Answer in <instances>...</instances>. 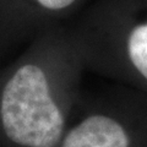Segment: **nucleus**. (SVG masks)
<instances>
[{
    "label": "nucleus",
    "mask_w": 147,
    "mask_h": 147,
    "mask_svg": "<svg viewBox=\"0 0 147 147\" xmlns=\"http://www.w3.org/2000/svg\"><path fill=\"white\" fill-rule=\"evenodd\" d=\"M67 31L86 69L147 93V0H94Z\"/></svg>",
    "instance_id": "f03ea898"
},
{
    "label": "nucleus",
    "mask_w": 147,
    "mask_h": 147,
    "mask_svg": "<svg viewBox=\"0 0 147 147\" xmlns=\"http://www.w3.org/2000/svg\"><path fill=\"white\" fill-rule=\"evenodd\" d=\"M87 0H25L31 15L43 30L75 13Z\"/></svg>",
    "instance_id": "20e7f679"
},
{
    "label": "nucleus",
    "mask_w": 147,
    "mask_h": 147,
    "mask_svg": "<svg viewBox=\"0 0 147 147\" xmlns=\"http://www.w3.org/2000/svg\"><path fill=\"white\" fill-rule=\"evenodd\" d=\"M86 69L69 31L45 28L31 59L9 77L0 98L5 135L22 147H57L65 131L61 97L71 94Z\"/></svg>",
    "instance_id": "f257e3e1"
},
{
    "label": "nucleus",
    "mask_w": 147,
    "mask_h": 147,
    "mask_svg": "<svg viewBox=\"0 0 147 147\" xmlns=\"http://www.w3.org/2000/svg\"><path fill=\"white\" fill-rule=\"evenodd\" d=\"M127 119L109 112L91 113L63 137L60 147H134Z\"/></svg>",
    "instance_id": "7ed1b4c3"
}]
</instances>
